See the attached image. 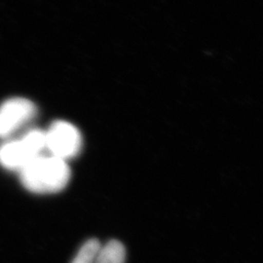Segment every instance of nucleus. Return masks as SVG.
<instances>
[{
	"label": "nucleus",
	"mask_w": 263,
	"mask_h": 263,
	"mask_svg": "<svg viewBox=\"0 0 263 263\" xmlns=\"http://www.w3.org/2000/svg\"><path fill=\"white\" fill-rule=\"evenodd\" d=\"M24 187L37 194L58 193L70 179V169L66 161L52 155H40L19 171Z\"/></svg>",
	"instance_id": "obj_1"
},
{
	"label": "nucleus",
	"mask_w": 263,
	"mask_h": 263,
	"mask_svg": "<svg viewBox=\"0 0 263 263\" xmlns=\"http://www.w3.org/2000/svg\"><path fill=\"white\" fill-rule=\"evenodd\" d=\"M46 149L45 132L31 130L23 138L0 145V165L6 169L21 171Z\"/></svg>",
	"instance_id": "obj_2"
},
{
	"label": "nucleus",
	"mask_w": 263,
	"mask_h": 263,
	"mask_svg": "<svg viewBox=\"0 0 263 263\" xmlns=\"http://www.w3.org/2000/svg\"><path fill=\"white\" fill-rule=\"evenodd\" d=\"M45 144L52 156L66 161L77 156L81 151L82 137L76 126L60 120L45 132Z\"/></svg>",
	"instance_id": "obj_3"
},
{
	"label": "nucleus",
	"mask_w": 263,
	"mask_h": 263,
	"mask_svg": "<svg viewBox=\"0 0 263 263\" xmlns=\"http://www.w3.org/2000/svg\"><path fill=\"white\" fill-rule=\"evenodd\" d=\"M36 106L25 98H13L0 105V138H6L31 121Z\"/></svg>",
	"instance_id": "obj_4"
},
{
	"label": "nucleus",
	"mask_w": 263,
	"mask_h": 263,
	"mask_svg": "<svg viewBox=\"0 0 263 263\" xmlns=\"http://www.w3.org/2000/svg\"><path fill=\"white\" fill-rule=\"evenodd\" d=\"M126 258V249L124 245L111 240L102 246L96 256L94 263H124Z\"/></svg>",
	"instance_id": "obj_5"
},
{
	"label": "nucleus",
	"mask_w": 263,
	"mask_h": 263,
	"mask_svg": "<svg viewBox=\"0 0 263 263\" xmlns=\"http://www.w3.org/2000/svg\"><path fill=\"white\" fill-rule=\"evenodd\" d=\"M102 245L97 239H90L85 243L76 255L71 263H94L96 256Z\"/></svg>",
	"instance_id": "obj_6"
}]
</instances>
